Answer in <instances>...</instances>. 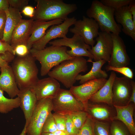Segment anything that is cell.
Segmentation results:
<instances>
[{"mask_svg": "<svg viewBox=\"0 0 135 135\" xmlns=\"http://www.w3.org/2000/svg\"><path fill=\"white\" fill-rule=\"evenodd\" d=\"M37 4L34 20L49 21L57 19L64 20L77 9L76 4H68L62 0H35Z\"/></svg>", "mask_w": 135, "mask_h": 135, "instance_id": "6da1fadb", "label": "cell"}, {"mask_svg": "<svg viewBox=\"0 0 135 135\" xmlns=\"http://www.w3.org/2000/svg\"><path fill=\"white\" fill-rule=\"evenodd\" d=\"M36 60L30 52L12 60L11 67L19 90L33 87L39 80Z\"/></svg>", "mask_w": 135, "mask_h": 135, "instance_id": "7a4b0ae2", "label": "cell"}, {"mask_svg": "<svg viewBox=\"0 0 135 135\" xmlns=\"http://www.w3.org/2000/svg\"><path fill=\"white\" fill-rule=\"evenodd\" d=\"M87 62L82 56L74 57L55 66L48 74L61 82L66 88H70L76 82V78L79 74L88 70Z\"/></svg>", "mask_w": 135, "mask_h": 135, "instance_id": "3957f363", "label": "cell"}, {"mask_svg": "<svg viewBox=\"0 0 135 135\" xmlns=\"http://www.w3.org/2000/svg\"><path fill=\"white\" fill-rule=\"evenodd\" d=\"M66 47L51 46L40 50L32 48L30 53L41 64L40 74L42 76L48 74L51 69L64 61L70 60L74 57L67 53Z\"/></svg>", "mask_w": 135, "mask_h": 135, "instance_id": "277c9868", "label": "cell"}, {"mask_svg": "<svg viewBox=\"0 0 135 135\" xmlns=\"http://www.w3.org/2000/svg\"><path fill=\"white\" fill-rule=\"evenodd\" d=\"M115 10L104 5L100 1L94 0L92 1L86 14L88 18L96 22L101 31L119 35L122 31V26L115 20Z\"/></svg>", "mask_w": 135, "mask_h": 135, "instance_id": "5b68a950", "label": "cell"}, {"mask_svg": "<svg viewBox=\"0 0 135 135\" xmlns=\"http://www.w3.org/2000/svg\"><path fill=\"white\" fill-rule=\"evenodd\" d=\"M52 98H48L38 100L27 126V135H41L44 124L52 111Z\"/></svg>", "mask_w": 135, "mask_h": 135, "instance_id": "8992f818", "label": "cell"}, {"mask_svg": "<svg viewBox=\"0 0 135 135\" xmlns=\"http://www.w3.org/2000/svg\"><path fill=\"white\" fill-rule=\"evenodd\" d=\"M52 110L63 115L85 111L84 104L77 100L70 90L61 88L52 98Z\"/></svg>", "mask_w": 135, "mask_h": 135, "instance_id": "52a82bcc", "label": "cell"}, {"mask_svg": "<svg viewBox=\"0 0 135 135\" xmlns=\"http://www.w3.org/2000/svg\"><path fill=\"white\" fill-rule=\"evenodd\" d=\"M48 43L51 46L70 47V50H68L67 52L72 57L86 56L93 59V56L88 51L91 46L86 44L82 38L78 34H74L71 38L66 37L56 39Z\"/></svg>", "mask_w": 135, "mask_h": 135, "instance_id": "ba28073f", "label": "cell"}, {"mask_svg": "<svg viewBox=\"0 0 135 135\" xmlns=\"http://www.w3.org/2000/svg\"><path fill=\"white\" fill-rule=\"evenodd\" d=\"M74 27L70 28V32L81 36L87 44L93 46L95 42L94 38L98 36L99 26L93 19L83 16L82 20L76 21Z\"/></svg>", "mask_w": 135, "mask_h": 135, "instance_id": "9c48e42d", "label": "cell"}, {"mask_svg": "<svg viewBox=\"0 0 135 135\" xmlns=\"http://www.w3.org/2000/svg\"><path fill=\"white\" fill-rule=\"evenodd\" d=\"M96 44L88 51L93 56L95 61L104 60L108 62L112 53L113 41L112 33L105 32H99L96 38Z\"/></svg>", "mask_w": 135, "mask_h": 135, "instance_id": "30bf717a", "label": "cell"}, {"mask_svg": "<svg viewBox=\"0 0 135 135\" xmlns=\"http://www.w3.org/2000/svg\"><path fill=\"white\" fill-rule=\"evenodd\" d=\"M76 20L74 17L68 18L62 24L51 26L42 38L34 44L32 48L37 50H42L46 47V44L51 40L57 38L67 37L69 28L74 25Z\"/></svg>", "mask_w": 135, "mask_h": 135, "instance_id": "8fae6325", "label": "cell"}, {"mask_svg": "<svg viewBox=\"0 0 135 135\" xmlns=\"http://www.w3.org/2000/svg\"><path fill=\"white\" fill-rule=\"evenodd\" d=\"M132 80L126 77L116 76L112 86L113 105H126L132 90Z\"/></svg>", "mask_w": 135, "mask_h": 135, "instance_id": "7c38bea8", "label": "cell"}, {"mask_svg": "<svg viewBox=\"0 0 135 135\" xmlns=\"http://www.w3.org/2000/svg\"><path fill=\"white\" fill-rule=\"evenodd\" d=\"M107 80L100 78L90 81L79 86H73L69 90L85 108L90 98L103 86Z\"/></svg>", "mask_w": 135, "mask_h": 135, "instance_id": "4fadbf2b", "label": "cell"}, {"mask_svg": "<svg viewBox=\"0 0 135 135\" xmlns=\"http://www.w3.org/2000/svg\"><path fill=\"white\" fill-rule=\"evenodd\" d=\"M112 35L113 47L108 65L115 68L127 66L130 64V60L124 42L119 35L112 33Z\"/></svg>", "mask_w": 135, "mask_h": 135, "instance_id": "5bb4252c", "label": "cell"}, {"mask_svg": "<svg viewBox=\"0 0 135 135\" xmlns=\"http://www.w3.org/2000/svg\"><path fill=\"white\" fill-rule=\"evenodd\" d=\"M85 111L94 120L110 122L114 120L116 115L114 106L101 103L88 102L85 108Z\"/></svg>", "mask_w": 135, "mask_h": 135, "instance_id": "9a60e30c", "label": "cell"}, {"mask_svg": "<svg viewBox=\"0 0 135 135\" xmlns=\"http://www.w3.org/2000/svg\"><path fill=\"white\" fill-rule=\"evenodd\" d=\"M32 88L38 100L46 98H53L60 88L58 82L49 76L39 79Z\"/></svg>", "mask_w": 135, "mask_h": 135, "instance_id": "2e32d148", "label": "cell"}, {"mask_svg": "<svg viewBox=\"0 0 135 135\" xmlns=\"http://www.w3.org/2000/svg\"><path fill=\"white\" fill-rule=\"evenodd\" d=\"M17 96L20 99V107L24 114L25 124L27 126L38 100L32 88L19 90Z\"/></svg>", "mask_w": 135, "mask_h": 135, "instance_id": "e0dca14e", "label": "cell"}, {"mask_svg": "<svg viewBox=\"0 0 135 135\" xmlns=\"http://www.w3.org/2000/svg\"><path fill=\"white\" fill-rule=\"evenodd\" d=\"M0 90L6 92L11 98L17 96L19 89L11 66L8 65L0 68Z\"/></svg>", "mask_w": 135, "mask_h": 135, "instance_id": "ac0fdd59", "label": "cell"}, {"mask_svg": "<svg viewBox=\"0 0 135 135\" xmlns=\"http://www.w3.org/2000/svg\"><path fill=\"white\" fill-rule=\"evenodd\" d=\"M34 20L22 19L14 29L12 32L10 44L14 48L17 45H26L31 35Z\"/></svg>", "mask_w": 135, "mask_h": 135, "instance_id": "d6986e66", "label": "cell"}, {"mask_svg": "<svg viewBox=\"0 0 135 135\" xmlns=\"http://www.w3.org/2000/svg\"><path fill=\"white\" fill-rule=\"evenodd\" d=\"M114 16L116 22L122 26V31L135 41V24L128 6L116 10Z\"/></svg>", "mask_w": 135, "mask_h": 135, "instance_id": "ffe728a7", "label": "cell"}, {"mask_svg": "<svg viewBox=\"0 0 135 135\" xmlns=\"http://www.w3.org/2000/svg\"><path fill=\"white\" fill-rule=\"evenodd\" d=\"M64 20L62 19H57L49 21L34 20L31 35L26 44V46L29 50L32 48L34 43L43 37L48 28L53 25L61 24Z\"/></svg>", "mask_w": 135, "mask_h": 135, "instance_id": "44dd1931", "label": "cell"}, {"mask_svg": "<svg viewBox=\"0 0 135 135\" xmlns=\"http://www.w3.org/2000/svg\"><path fill=\"white\" fill-rule=\"evenodd\" d=\"M135 106V104L132 102L124 106H113L116 112L114 120H118L123 123L131 135H135V124L134 118Z\"/></svg>", "mask_w": 135, "mask_h": 135, "instance_id": "7402d4cb", "label": "cell"}, {"mask_svg": "<svg viewBox=\"0 0 135 135\" xmlns=\"http://www.w3.org/2000/svg\"><path fill=\"white\" fill-rule=\"evenodd\" d=\"M116 76L115 72L112 71L105 83L90 98L89 101L93 103H104L113 106L112 86Z\"/></svg>", "mask_w": 135, "mask_h": 135, "instance_id": "603a6c76", "label": "cell"}, {"mask_svg": "<svg viewBox=\"0 0 135 135\" xmlns=\"http://www.w3.org/2000/svg\"><path fill=\"white\" fill-rule=\"evenodd\" d=\"M5 11L6 19L3 37L1 40L10 44L13 30L22 19V17L20 10L10 6Z\"/></svg>", "mask_w": 135, "mask_h": 135, "instance_id": "cb8c5ba5", "label": "cell"}, {"mask_svg": "<svg viewBox=\"0 0 135 135\" xmlns=\"http://www.w3.org/2000/svg\"><path fill=\"white\" fill-rule=\"evenodd\" d=\"M87 62L92 63V65L90 70L86 74L82 75L78 74L76 77V80H79V83L82 84L87 82L100 78L106 79L108 74L106 71L102 70V68L106 62L104 60H100L93 62L92 60L89 58Z\"/></svg>", "mask_w": 135, "mask_h": 135, "instance_id": "d4e9b609", "label": "cell"}, {"mask_svg": "<svg viewBox=\"0 0 135 135\" xmlns=\"http://www.w3.org/2000/svg\"><path fill=\"white\" fill-rule=\"evenodd\" d=\"M19 98H8L4 94V92L0 90V113L7 114L20 107Z\"/></svg>", "mask_w": 135, "mask_h": 135, "instance_id": "484cf974", "label": "cell"}, {"mask_svg": "<svg viewBox=\"0 0 135 135\" xmlns=\"http://www.w3.org/2000/svg\"><path fill=\"white\" fill-rule=\"evenodd\" d=\"M110 130L111 135H131L126 126L118 120L110 122Z\"/></svg>", "mask_w": 135, "mask_h": 135, "instance_id": "4316f807", "label": "cell"}, {"mask_svg": "<svg viewBox=\"0 0 135 135\" xmlns=\"http://www.w3.org/2000/svg\"><path fill=\"white\" fill-rule=\"evenodd\" d=\"M68 114L75 126L79 130L84 124L88 115V113L85 111H76Z\"/></svg>", "mask_w": 135, "mask_h": 135, "instance_id": "83f0119b", "label": "cell"}, {"mask_svg": "<svg viewBox=\"0 0 135 135\" xmlns=\"http://www.w3.org/2000/svg\"><path fill=\"white\" fill-rule=\"evenodd\" d=\"M94 120L95 135H111L110 122Z\"/></svg>", "mask_w": 135, "mask_h": 135, "instance_id": "f1b7e54d", "label": "cell"}, {"mask_svg": "<svg viewBox=\"0 0 135 135\" xmlns=\"http://www.w3.org/2000/svg\"><path fill=\"white\" fill-rule=\"evenodd\" d=\"M94 120L88 114L84 124L80 130L78 135H95Z\"/></svg>", "mask_w": 135, "mask_h": 135, "instance_id": "f546056e", "label": "cell"}, {"mask_svg": "<svg viewBox=\"0 0 135 135\" xmlns=\"http://www.w3.org/2000/svg\"><path fill=\"white\" fill-rule=\"evenodd\" d=\"M133 0H101L104 5L114 9L128 6Z\"/></svg>", "mask_w": 135, "mask_h": 135, "instance_id": "4dcf8cb0", "label": "cell"}, {"mask_svg": "<svg viewBox=\"0 0 135 135\" xmlns=\"http://www.w3.org/2000/svg\"><path fill=\"white\" fill-rule=\"evenodd\" d=\"M55 120L52 112L47 117L43 126L42 132L53 133L57 130Z\"/></svg>", "mask_w": 135, "mask_h": 135, "instance_id": "1f68e13d", "label": "cell"}, {"mask_svg": "<svg viewBox=\"0 0 135 135\" xmlns=\"http://www.w3.org/2000/svg\"><path fill=\"white\" fill-rule=\"evenodd\" d=\"M106 69L107 71H112L118 72L132 80L133 78L134 74L132 70L127 66L115 68L108 65L106 66Z\"/></svg>", "mask_w": 135, "mask_h": 135, "instance_id": "d6a6232c", "label": "cell"}, {"mask_svg": "<svg viewBox=\"0 0 135 135\" xmlns=\"http://www.w3.org/2000/svg\"><path fill=\"white\" fill-rule=\"evenodd\" d=\"M58 130L66 132L65 123L66 117L65 115L54 112L52 113Z\"/></svg>", "mask_w": 135, "mask_h": 135, "instance_id": "836d02e7", "label": "cell"}, {"mask_svg": "<svg viewBox=\"0 0 135 135\" xmlns=\"http://www.w3.org/2000/svg\"><path fill=\"white\" fill-rule=\"evenodd\" d=\"M65 115L66 117L65 127L67 132L69 135H78L80 130L75 126L69 115Z\"/></svg>", "mask_w": 135, "mask_h": 135, "instance_id": "e575fe53", "label": "cell"}, {"mask_svg": "<svg viewBox=\"0 0 135 135\" xmlns=\"http://www.w3.org/2000/svg\"><path fill=\"white\" fill-rule=\"evenodd\" d=\"M10 6L17 9L20 11L28 4V0H8Z\"/></svg>", "mask_w": 135, "mask_h": 135, "instance_id": "d590c367", "label": "cell"}, {"mask_svg": "<svg viewBox=\"0 0 135 135\" xmlns=\"http://www.w3.org/2000/svg\"><path fill=\"white\" fill-rule=\"evenodd\" d=\"M8 52L16 54L14 49L10 44L0 40V54H4Z\"/></svg>", "mask_w": 135, "mask_h": 135, "instance_id": "8d00e7d4", "label": "cell"}, {"mask_svg": "<svg viewBox=\"0 0 135 135\" xmlns=\"http://www.w3.org/2000/svg\"><path fill=\"white\" fill-rule=\"evenodd\" d=\"M14 50L16 54L20 56H25L30 53L26 45L24 44L17 45L14 48Z\"/></svg>", "mask_w": 135, "mask_h": 135, "instance_id": "74e56055", "label": "cell"}, {"mask_svg": "<svg viewBox=\"0 0 135 135\" xmlns=\"http://www.w3.org/2000/svg\"><path fill=\"white\" fill-rule=\"evenodd\" d=\"M6 19V16L5 11L0 10V40L3 37Z\"/></svg>", "mask_w": 135, "mask_h": 135, "instance_id": "f35d334b", "label": "cell"}, {"mask_svg": "<svg viewBox=\"0 0 135 135\" xmlns=\"http://www.w3.org/2000/svg\"><path fill=\"white\" fill-rule=\"evenodd\" d=\"M34 8L30 6H26L22 10V12L25 16L32 18L34 15Z\"/></svg>", "mask_w": 135, "mask_h": 135, "instance_id": "ab89813d", "label": "cell"}, {"mask_svg": "<svg viewBox=\"0 0 135 135\" xmlns=\"http://www.w3.org/2000/svg\"><path fill=\"white\" fill-rule=\"evenodd\" d=\"M129 10L132 15L134 24H135V0L132 1L128 5Z\"/></svg>", "mask_w": 135, "mask_h": 135, "instance_id": "60d3db41", "label": "cell"}, {"mask_svg": "<svg viewBox=\"0 0 135 135\" xmlns=\"http://www.w3.org/2000/svg\"><path fill=\"white\" fill-rule=\"evenodd\" d=\"M132 90L131 95L128 104L132 102L135 104V82L134 81H132Z\"/></svg>", "mask_w": 135, "mask_h": 135, "instance_id": "b9f144b4", "label": "cell"}, {"mask_svg": "<svg viewBox=\"0 0 135 135\" xmlns=\"http://www.w3.org/2000/svg\"><path fill=\"white\" fill-rule=\"evenodd\" d=\"M10 6L8 0H0V10L5 11Z\"/></svg>", "mask_w": 135, "mask_h": 135, "instance_id": "7bdbcfd3", "label": "cell"}, {"mask_svg": "<svg viewBox=\"0 0 135 135\" xmlns=\"http://www.w3.org/2000/svg\"><path fill=\"white\" fill-rule=\"evenodd\" d=\"M53 133L54 135H69L66 132L58 130Z\"/></svg>", "mask_w": 135, "mask_h": 135, "instance_id": "ee69618b", "label": "cell"}, {"mask_svg": "<svg viewBox=\"0 0 135 135\" xmlns=\"http://www.w3.org/2000/svg\"><path fill=\"white\" fill-rule=\"evenodd\" d=\"M27 126L25 124L22 130L19 135H27L26 132Z\"/></svg>", "mask_w": 135, "mask_h": 135, "instance_id": "f6af8a7d", "label": "cell"}, {"mask_svg": "<svg viewBox=\"0 0 135 135\" xmlns=\"http://www.w3.org/2000/svg\"><path fill=\"white\" fill-rule=\"evenodd\" d=\"M8 64V63L4 60L0 59V68Z\"/></svg>", "mask_w": 135, "mask_h": 135, "instance_id": "bcb514c9", "label": "cell"}, {"mask_svg": "<svg viewBox=\"0 0 135 135\" xmlns=\"http://www.w3.org/2000/svg\"><path fill=\"white\" fill-rule=\"evenodd\" d=\"M41 135H54L53 133L49 132H42Z\"/></svg>", "mask_w": 135, "mask_h": 135, "instance_id": "7dc6e473", "label": "cell"}, {"mask_svg": "<svg viewBox=\"0 0 135 135\" xmlns=\"http://www.w3.org/2000/svg\"><path fill=\"white\" fill-rule=\"evenodd\" d=\"M0 60H2V58H1V56H0Z\"/></svg>", "mask_w": 135, "mask_h": 135, "instance_id": "c3c4849f", "label": "cell"}]
</instances>
